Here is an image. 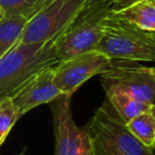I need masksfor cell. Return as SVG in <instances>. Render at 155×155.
<instances>
[{"mask_svg":"<svg viewBox=\"0 0 155 155\" xmlns=\"http://www.w3.org/2000/svg\"><path fill=\"white\" fill-rule=\"evenodd\" d=\"M118 5L119 0H86L56 39L55 54L58 60L96 50L104 20Z\"/></svg>","mask_w":155,"mask_h":155,"instance_id":"obj_1","label":"cell"},{"mask_svg":"<svg viewBox=\"0 0 155 155\" xmlns=\"http://www.w3.org/2000/svg\"><path fill=\"white\" fill-rule=\"evenodd\" d=\"M60 34L41 43H17L0 58V100L11 97L33 74L60 61L55 54Z\"/></svg>","mask_w":155,"mask_h":155,"instance_id":"obj_2","label":"cell"},{"mask_svg":"<svg viewBox=\"0 0 155 155\" xmlns=\"http://www.w3.org/2000/svg\"><path fill=\"white\" fill-rule=\"evenodd\" d=\"M85 131L94 155H155L154 149L143 146L134 137L107 99Z\"/></svg>","mask_w":155,"mask_h":155,"instance_id":"obj_3","label":"cell"},{"mask_svg":"<svg viewBox=\"0 0 155 155\" xmlns=\"http://www.w3.org/2000/svg\"><path fill=\"white\" fill-rule=\"evenodd\" d=\"M96 50L110 60L153 62L155 32L142 30L110 12Z\"/></svg>","mask_w":155,"mask_h":155,"instance_id":"obj_4","label":"cell"},{"mask_svg":"<svg viewBox=\"0 0 155 155\" xmlns=\"http://www.w3.org/2000/svg\"><path fill=\"white\" fill-rule=\"evenodd\" d=\"M101 83L105 94L123 93L131 97L154 104L155 71L135 61L112 60L107 70L102 72Z\"/></svg>","mask_w":155,"mask_h":155,"instance_id":"obj_5","label":"cell"},{"mask_svg":"<svg viewBox=\"0 0 155 155\" xmlns=\"http://www.w3.org/2000/svg\"><path fill=\"white\" fill-rule=\"evenodd\" d=\"M86 0H48L31 18L19 37V44H36L53 38L73 19Z\"/></svg>","mask_w":155,"mask_h":155,"instance_id":"obj_6","label":"cell"},{"mask_svg":"<svg viewBox=\"0 0 155 155\" xmlns=\"http://www.w3.org/2000/svg\"><path fill=\"white\" fill-rule=\"evenodd\" d=\"M110 61L97 50L61 60L54 66V84L61 94L71 97L87 80L107 70Z\"/></svg>","mask_w":155,"mask_h":155,"instance_id":"obj_7","label":"cell"},{"mask_svg":"<svg viewBox=\"0 0 155 155\" xmlns=\"http://www.w3.org/2000/svg\"><path fill=\"white\" fill-rule=\"evenodd\" d=\"M70 100V96L62 94L49 103L55 136L54 155H94L85 129L73 120Z\"/></svg>","mask_w":155,"mask_h":155,"instance_id":"obj_8","label":"cell"},{"mask_svg":"<svg viewBox=\"0 0 155 155\" xmlns=\"http://www.w3.org/2000/svg\"><path fill=\"white\" fill-rule=\"evenodd\" d=\"M55 64L33 74L10 97L19 118L36 106L50 103L62 95L53 81Z\"/></svg>","mask_w":155,"mask_h":155,"instance_id":"obj_9","label":"cell"},{"mask_svg":"<svg viewBox=\"0 0 155 155\" xmlns=\"http://www.w3.org/2000/svg\"><path fill=\"white\" fill-rule=\"evenodd\" d=\"M113 15L142 30L155 32V3L149 0H135L110 11Z\"/></svg>","mask_w":155,"mask_h":155,"instance_id":"obj_10","label":"cell"},{"mask_svg":"<svg viewBox=\"0 0 155 155\" xmlns=\"http://www.w3.org/2000/svg\"><path fill=\"white\" fill-rule=\"evenodd\" d=\"M106 98L125 124L137 115L151 108H154V104H148L127 94L118 93V91L106 94Z\"/></svg>","mask_w":155,"mask_h":155,"instance_id":"obj_11","label":"cell"},{"mask_svg":"<svg viewBox=\"0 0 155 155\" xmlns=\"http://www.w3.org/2000/svg\"><path fill=\"white\" fill-rule=\"evenodd\" d=\"M129 131L143 146L154 149L155 147V117L154 108H151L134 117L127 123Z\"/></svg>","mask_w":155,"mask_h":155,"instance_id":"obj_12","label":"cell"},{"mask_svg":"<svg viewBox=\"0 0 155 155\" xmlns=\"http://www.w3.org/2000/svg\"><path fill=\"white\" fill-rule=\"evenodd\" d=\"M30 17H5L0 22V58L19 41L21 32Z\"/></svg>","mask_w":155,"mask_h":155,"instance_id":"obj_13","label":"cell"},{"mask_svg":"<svg viewBox=\"0 0 155 155\" xmlns=\"http://www.w3.org/2000/svg\"><path fill=\"white\" fill-rule=\"evenodd\" d=\"M48 0H0V7L5 13V17L32 18Z\"/></svg>","mask_w":155,"mask_h":155,"instance_id":"obj_14","label":"cell"},{"mask_svg":"<svg viewBox=\"0 0 155 155\" xmlns=\"http://www.w3.org/2000/svg\"><path fill=\"white\" fill-rule=\"evenodd\" d=\"M18 119L19 117L11 98L7 97L0 100V147L2 146Z\"/></svg>","mask_w":155,"mask_h":155,"instance_id":"obj_15","label":"cell"},{"mask_svg":"<svg viewBox=\"0 0 155 155\" xmlns=\"http://www.w3.org/2000/svg\"><path fill=\"white\" fill-rule=\"evenodd\" d=\"M5 18V11H3L2 8L0 7V22L2 21Z\"/></svg>","mask_w":155,"mask_h":155,"instance_id":"obj_16","label":"cell"},{"mask_svg":"<svg viewBox=\"0 0 155 155\" xmlns=\"http://www.w3.org/2000/svg\"><path fill=\"white\" fill-rule=\"evenodd\" d=\"M26 151H27V148H25V149H24V150H22V152H21V153H20V154H19V155H26Z\"/></svg>","mask_w":155,"mask_h":155,"instance_id":"obj_17","label":"cell"},{"mask_svg":"<svg viewBox=\"0 0 155 155\" xmlns=\"http://www.w3.org/2000/svg\"><path fill=\"white\" fill-rule=\"evenodd\" d=\"M149 1H155V0H149Z\"/></svg>","mask_w":155,"mask_h":155,"instance_id":"obj_18","label":"cell"}]
</instances>
